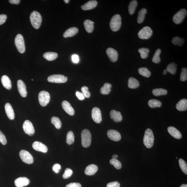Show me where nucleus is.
<instances>
[{"label":"nucleus","mask_w":187,"mask_h":187,"mask_svg":"<svg viewBox=\"0 0 187 187\" xmlns=\"http://www.w3.org/2000/svg\"><path fill=\"white\" fill-rule=\"evenodd\" d=\"M20 159L25 163L27 164H32L34 161L32 156L26 150H21L20 152Z\"/></svg>","instance_id":"10"},{"label":"nucleus","mask_w":187,"mask_h":187,"mask_svg":"<svg viewBox=\"0 0 187 187\" xmlns=\"http://www.w3.org/2000/svg\"><path fill=\"white\" fill-rule=\"evenodd\" d=\"M91 116L94 121L97 123H100L102 120L101 110L99 108L95 107L92 110Z\"/></svg>","instance_id":"12"},{"label":"nucleus","mask_w":187,"mask_h":187,"mask_svg":"<svg viewBox=\"0 0 187 187\" xmlns=\"http://www.w3.org/2000/svg\"><path fill=\"white\" fill-rule=\"evenodd\" d=\"M180 80L182 82H185L187 80V69L183 68L181 70L180 75Z\"/></svg>","instance_id":"44"},{"label":"nucleus","mask_w":187,"mask_h":187,"mask_svg":"<svg viewBox=\"0 0 187 187\" xmlns=\"http://www.w3.org/2000/svg\"><path fill=\"white\" fill-rule=\"evenodd\" d=\"M83 94L85 97L89 98L91 96L90 93L88 91V88L87 86H83L81 89Z\"/></svg>","instance_id":"46"},{"label":"nucleus","mask_w":187,"mask_h":187,"mask_svg":"<svg viewBox=\"0 0 187 187\" xmlns=\"http://www.w3.org/2000/svg\"><path fill=\"white\" fill-rule=\"evenodd\" d=\"M110 163L113 165L116 169H120L122 167V164L121 162L117 159H113L110 160Z\"/></svg>","instance_id":"43"},{"label":"nucleus","mask_w":187,"mask_h":187,"mask_svg":"<svg viewBox=\"0 0 187 187\" xmlns=\"http://www.w3.org/2000/svg\"><path fill=\"white\" fill-rule=\"evenodd\" d=\"M187 14V10L185 9H182L175 14L172 20L175 23L178 24L181 23L186 17Z\"/></svg>","instance_id":"8"},{"label":"nucleus","mask_w":187,"mask_h":187,"mask_svg":"<svg viewBox=\"0 0 187 187\" xmlns=\"http://www.w3.org/2000/svg\"><path fill=\"white\" fill-rule=\"evenodd\" d=\"M50 97L47 91H42L39 94V101L40 104L42 107H45L49 102Z\"/></svg>","instance_id":"6"},{"label":"nucleus","mask_w":187,"mask_h":187,"mask_svg":"<svg viewBox=\"0 0 187 187\" xmlns=\"http://www.w3.org/2000/svg\"><path fill=\"white\" fill-rule=\"evenodd\" d=\"M153 33V31L150 27L146 26L139 31L138 36L141 39H148L150 37Z\"/></svg>","instance_id":"7"},{"label":"nucleus","mask_w":187,"mask_h":187,"mask_svg":"<svg viewBox=\"0 0 187 187\" xmlns=\"http://www.w3.org/2000/svg\"><path fill=\"white\" fill-rule=\"evenodd\" d=\"M140 86L139 81L134 77H130L128 80V86L129 88L135 89L138 88Z\"/></svg>","instance_id":"28"},{"label":"nucleus","mask_w":187,"mask_h":187,"mask_svg":"<svg viewBox=\"0 0 187 187\" xmlns=\"http://www.w3.org/2000/svg\"><path fill=\"white\" fill-rule=\"evenodd\" d=\"M64 2H65V3H68L69 2V0H64Z\"/></svg>","instance_id":"58"},{"label":"nucleus","mask_w":187,"mask_h":187,"mask_svg":"<svg viewBox=\"0 0 187 187\" xmlns=\"http://www.w3.org/2000/svg\"><path fill=\"white\" fill-rule=\"evenodd\" d=\"M75 137L73 132L69 131L66 135V142L69 145L72 144L74 142Z\"/></svg>","instance_id":"40"},{"label":"nucleus","mask_w":187,"mask_h":187,"mask_svg":"<svg viewBox=\"0 0 187 187\" xmlns=\"http://www.w3.org/2000/svg\"><path fill=\"white\" fill-rule=\"evenodd\" d=\"M152 93L155 96H158L161 95H165L167 94V91L163 88H156L153 89Z\"/></svg>","instance_id":"34"},{"label":"nucleus","mask_w":187,"mask_h":187,"mask_svg":"<svg viewBox=\"0 0 187 187\" xmlns=\"http://www.w3.org/2000/svg\"><path fill=\"white\" fill-rule=\"evenodd\" d=\"M184 42L185 40L184 39L178 37H174L172 39V43L174 45L180 46H182L184 44Z\"/></svg>","instance_id":"39"},{"label":"nucleus","mask_w":187,"mask_h":187,"mask_svg":"<svg viewBox=\"0 0 187 187\" xmlns=\"http://www.w3.org/2000/svg\"><path fill=\"white\" fill-rule=\"evenodd\" d=\"M121 26V17L119 14L115 15L112 18L110 21V28L112 31L116 32L119 30Z\"/></svg>","instance_id":"3"},{"label":"nucleus","mask_w":187,"mask_h":187,"mask_svg":"<svg viewBox=\"0 0 187 187\" xmlns=\"http://www.w3.org/2000/svg\"><path fill=\"white\" fill-rule=\"evenodd\" d=\"M58 54L54 52H47L43 55L44 58L49 61L55 60L58 57Z\"/></svg>","instance_id":"29"},{"label":"nucleus","mask_w":187,"mask_h":187,"mask_svg":"<svg viewBox=\"0 0 187 187\" xmlns=\"http://www.w3.org/2000/svg\"><path fill=\"white\" fill-rule=\"evenodd\" d=\"M78 29L76 27H72L68 28L64 33L63 37L65 38L74 36L77 33Z\"/></svg>","instance_id":"25"},{"label":"nucleus","mask_w":187,"mask_h":187,"mask_svg":"<svg viewBox=\"0 0 187 187\" xmlns=\"http://www.w3.org/2000/svg\"><path fill=\"white\" fill-rule=\"evenodd\" d=\"M106 53L111 62H115L117 61L118 58V53L115 50L112 48H109L107 50Z\"/></svg>","instance_id":"13"},{"label":"nucleus","mask_w":187,"mask_h":187,"mask_svg":"<svg viewBox=\"0 0 187 187\" xmlns=\"http://www.w3.org/2000/svg\"><path fill=\"white\" fill-rule=\"evenodd\" d=\"M110 116L111 119L116 122H121L123 119L121 112L116 111L115 110H112L110 112Z\"/></svg>","instance_id":"19"},{"label":"nucleus","mask_w":187,"mask_h":187,"mask_svg":"<svg viewBox=\"0 0 187 187\" xmlns=\"http://www.w3.org/2000/svg\"><path fill=\"white\" fill-rule=\"evenodd\" d=\"M72 61L75 63H78L79 61V58L77 55H72Z\"/></svg>","instance_id":"53"},{"label":"nucleus","mask_w":187,"mask_h":187,"mask_svg":"<svg viewBox=\"0 0 187 187\" xmlns=\"http://www.w3.org/2000/svg\"><path fill=\"white\" fill-rule=\"evenodd\" d=\"M72 173L73 171L71 169L69 168H66L62 177L64 179H67L72 176Z\"/></svg>","instance_id":"45"},{"label":"nucleus","mask_w":187,"mask_h":187,"mask_svg":"<svg viewBox=\"0 0 187 187\" xmlns=\"http://www.w3.org/2000/svg\"><path fill=\"white\" fill-rule=\"evenodd\" d=\"M7 16L5 14L0 15V25L3 24L6 21Z\"/></svg>","instance_id":"51"},{"label":"nucleus","mask_w":187,"mask_h":187,"mask_svg":"<svg viewBox=\"0 0 187 187\" xmlns=\"http://www.w3.org/2000/svg\"><path fill=\"white\" fill-rule=\"evenodd\" d=\"M30 181L26 177H20L15 180L14 183L17 187H23L28 186Z\"/></svg>","instance_id":"15"},{"label":"nucleus","mask_w":187,"mask_h":187,"mask_svg":"<svg viewBox=\"0 0 187 187\" xmlns=\"http://www.w3.org/2000/svg\"><path fill=\"white\" fill-rule=\"evenodd\" d=\"M47 80L50 83H64L67 81V77L62 75H53L48 77Z\"/></svg>","instance_id":"9"},{"label":"nucleus","mask_w":187,"mask_h":187,"mask_svg":"<svg viewBox=\"0 0 187 187\" xmlns=\"http://www.w3.org/2000/svg\"><path fill=\"white\" fill-rule=\"evenodd\" d=\"M97 5V2L96 1H90L87 2L81 6L83 10H91L94 8Z\"/></svg>","instance_id":"23"},{"label":"nucleus","mask_w":187,"mask_h":187,"mask_svg":"<svg viewBox=\"0 0 187 187\" xmlns=\"http://www.w3.org/2000/svg\"><path fill=\"white\" fill-rule=\"evenodd\" d=\"M15 43L18 51L21 53H24L26 50L23 37L20 34L16 35L15 39Z\"/></svg>","instance_id":"5"},{"label":"nucleus","mask_w":187,"mask_h":187,"mask_svg":"<svg viewBox=\"0 0 187 187\" xmlns=\"http://www.w3.org/2000/svg\"><path fill=\"white\" fill-rule=\"evenodd\" d=\"M23 129L25 133L29 136H32L34 134L35 130L33 125L30 121H25L23 124Z\"/></svg>","instance_id":"11"},{"label":"nucleus","mask_w":187,"mask_h":187,"mask_svg":"<svg viewBox=\"0 0 187 187\" xmlns=\"http://www.w3.org/2000/svg\"><path fill=\"white\" fill-rule=\"evenodd\" d=\"M137 5L138 2L136 0H134L130 2L128 6V10L129 13L130 15H132L134 13Z\"/></svg>","instance_id":"32"},{"label":"nucleus","mask_w":187,"mask_h":187,"mask_svg":"<svg viewBox=\"0 0 187 187\" xmlns=\"http://www.w3.org/2000/svg\"><path fill=\"white\" fill-rule=\"evenodd\" d=\"M177 64L175 63L174 62H171L167 66L166 68V70H167V72L172 75L175 74L177 71Z\"/></svg>","instance_id":"33"},{"label":"nucleus","mask_w":187,"mask_h":187,"mask_svg":"<svg viewBox=\"0 0 187 187\" xmlns=\"http://www.w3.org/2000/svg\"><path fill=\"white\" fill-rule=\"evenodd\" d=\"M176 159H178V157H176Z\"/></svg>","instance_id":"59"},{"label":"nucleus","mask_w":187,"mask_h":187,"mask_svg":"<svg viewBox=\"0 0 187 187\" xmlns=\"http://www.w3.org/2000/svg\"><path fill=\"white\" fill-rule=\"evenodd\" d=\"M76 94L77 97H78V99H80V100L82 101L84 99L85 97L82 93H81L80 91H77Z\"/></svg>","instance_id":"52"},{"label":"nucleus","mask_w":187,"mask_h":187,"mask_svg":"<svg viewBox=\"0 0 187 187\" xmlns=\"http://www.w3.org/2000/svg\"><path fill=\"white\" fill-rule=\"evenodd\" d=\"M168 132L175 138L180 139L182 138V135L179 131L173 126H169L168 127Z\"/></svg>","instance_id":"20"},{"label":"nucleus","mask_w":187,"mask_h":187,"mask_svg":"<svg viewBox=\"0 0 187 187\" xmlns=\"http://www.w3.org/2000/svg\"><path fill=\"white\" fill-rule=\"evenodd\" d=\"M66 187H82V185L78 183H71L66 185Z\"/></svg>","instance_id":"50"},{"label":"nucleus","mask_w":187,"mask_h":187,"mask_svg":"<svg viewBox=\"0 0 187 187\" xmlns=\"http://www.w3.org/2000/svg\"><path fill=\"white\" fill-rule=\"evenodd\" d=\"M120 184L119 183L117 182H110L107 185V187H120Z\"/></svg>","instance_id":"48"},{"label":"nucleus","mask_w":187,"mask_h":187,"mask_svg":"<svg viewBox=\"0 0 187 187\" xmlns=\"http://www.w3.org/2000/svg\"><path fill=\"white\" fill-rule=\"evenodd\" d=\"M33 148L37 151L46 153L47 151V147L42 143L39 141H35L32 145Z\"/></svg>","instance_id":"16"},{"label":"nucleus","mask_w":187,"mask_h":187,"mask_svg":"<svg viewBox=\"0 0 187 187\" xmlns=\"http://www.w3.org/2000/svg\"><path fill=\"white\" fill-rule=\"evenodd\" d=\"M51 121L52 124L55 126L56 128L60 129L61 128L62 123L61 121L59 118L53 116L51 118Z\"/></svg>","instance_id":"41"},{"label":"nucleus","mask_w":187,"mask_h":187,"mask_svg":"<svg viewBox=\"0 0 187 187\" xmlns=\"http://www.w3.org/2000/svg\"><path fill=\"white\" fill-rule=\"evenodd\" d=\"M30 20L31 23L34 28L37 29L39 28L42 21V18L39 12L36 11L32 12L30 15Z\"/></svg>","instance_id":"2"},{"label":"nucleus","mask_w":187,"mask_h":187,"mask_svg":"<svg viewBox=\"0 0 187 187\" xmlns=\"http://www.w3.org/2000/svg\"><path fill=\"white\" fill-rule=\"evenodd\" d=\"M179 163L181 169L184 173L187 174V164L186 162L182 159L179 160Z\"/></svg>","instance_id":"42"},{"label":"nucleus","mask_w":187,"mask_h":187,"mask_svg":"<svg viewBox=\"0 0 187 187\" xmlns=\"http://www.w3.org/2000/svg\"><path fill=\"white\" fill-rule=\"evenodd\" d=\"M62 106L66 113L70 115H73L75 113L74 110L69 102L64 101L62 102Z\"/></svg>","instance_id":"18"},{"label":"nucleus","mask_w":187,"mask_h":187,"mask_svg":"<svg viewBox=\"0 0 187 187\" xmlns=\"http://www.w3.org/2000/svg\"><path fill=\"white\" fill-rule=\"evenodd\" d=\"M1 82L2 84L5 88L8 90L11 89L12 83L11 80L6 75H4L1 77Z\"/></svg>","instance_id":"26"},{"label":"nucleus","mask_w":187,"mask_h":187,"mask_svg":"<svg viewBox=\"0 0 187 187\" xmlns=\"http://www.w3.org/2000/svg\"><path fill=\"white\" fill-rule=\"evenodd\" d=\"M17 85L18 89L20 94L23 97H26L27 96V91L26 86L25 83L21 80L18 81Z\"/></svg>","instance_id":"17"},{"label":"nucleus","mask_w":187,"mask_h":187,"mask_svg":"<svg viewBox=\"0 0 187 187\" xmlns=\"http://www.w3.org/2000/svg\"><path fill=\"white\" fill-rule=\"evenodd\" d=\"M107 135L110 139L115 141H119L121 138L120 133L115 130H109L107 131Z\"/></svg>","instance_id":"14"},{"label":"nucleus","mask_w":187,"mask_h":187,"mask_svg":"<svg viewBox=\"0 0 187 187\" xmlns=\"http://www.w3.org/2000/svg\"><path fill=\"white\" fill-rule=\"evenodd\" d=\"M0 142L3 145H5L7 141L6 137L1 131H0Z\"/></svg>","instance_id":"47"},{"label":"nucleus","mask_w":187,"mask_h":187,"mask_svg":"<svg viewBox=\"0 0 187 187\" xmlns=\"http://www.w3.org/2000/svg\"><path fill=\"white\" fill-rule=\"evenodd\" d=\"M9 1L10 3L12 4L18 5L20 3V0H10Z\"/></svg>","instance_id":"54"},{"label":"nucleus","mask_w":187,"mask_h":187,"mask_svg":"<svg viewBox=\"0 0 187 187\" xmlns=\"http://www.w3.org/2000/svg\"><path fill=\"white\" fill-rule=\"evenodd\" d=\"M98 167L95 164H91L87 166L85 170V174L87 175H92L96 173Z\"/></svg>","instance_id":"21"},{"label":"nucleus","mask_w":187,"mask_h":187,"mask_svg":"<svg viewBox=\"0 0 187 187\" xmlns=\"http://www.w3.org/2000/svg\"><path fill=\"white\" fill-rule=\"evenodd\" d=\"M161 53V50L159 49H158L156 50L152 59V61L154 63L158 64L161 62V59L160 55Z\"/></svg>","instance_id":"38"},{"label":"nucleus","mask_w":187,"mask_h":187,"mask_svg":"<svg viewBox=\"0 0 187 187\" xmlns=\"http://www.w3.org/2000/svg\"><path fill=\"white\" fill-rule=\"evenodd\" d=\"M180 187H187V185L186 184H182Z\"/></svg>","instance_id":"57"},{"label":"nucleus","mask_w":187,"mask_h":187,"mask_svg":"<svg viewBox=\"0 0 187 187\" xmlns=\"http://www.w3.org/2000/svg\"><path fill=\"white\" fill-rule=\"evenodd\" d=\"M148 104L149 107L151 108L159 107L162 105L161 102L157 99H151L148 101Z\"/></svg>","instance_id":"35"},{"label":"nucleus","mask_w":187,"mask_h":187,"mask_svg":"<svg viewBox=\"0 0 187 187\" xmlns=\"http://www.w3.org/2000/svg\"><path fill=\"white\" fill-rule=\"evenodd\" d=\"M138 51L140 54L141 57L143 59H145L148 57L150 51L147 48L142 47L139 49Z\"/></svg>","instance_id":"37"},{"label":"nucleus","mask_w":187,"mask_h":187,"mask_svg":"<svg viewBox=\"0 0 187 187\" xmlns=\"http://www.w3.org/2000/svg\"><path fill=\"white\" fill-rule=\"evenodd\" d=\"M112 85L110 83H106L103 87H101L100 92L102 94L107 95L111 91Z\"/></svg>","instance_id":"31"},{"label":"nucleus","mask_w":187,"mask_h":187,"mask_svg":"<svg viewBox=\"0 0 187 187\" xmlns=\"http://www.w3.org/2000/svg\"><path fill=\"white\" fill-rule=\"evenodd\" d=\"M167 70H166V69H165L164 70L163 74L164 75H165L166 74H167Z\"/></svg>","instance_id":"56"},{"label":"nucleus","mask_w":187,"mask_h":187,"mask_svg":"<svg viewBox=\"0 0 187 187\" xmlns=\"http://www.w3.org/2000/svg\"><path fill=\"white\" fill-rule=\"evenodd\" d=\"M154 141V136L152 131L150 129H147L145 132L143 140V143L147 148H150L153 145Z\"/></svg>","instance_id":"1"},{"label":"nucleus","mask_w":187,"mask_h":187,"mask_svg":"<svg viewBox=\"0 0 187 187\" xmlns=\"http://www.w3.org/2000/svg\"><path fill=\"white\" fill-rule=\"evenodd\" d=\"M147 10L145 8H143L140 10L138 12L137 22L139 24H141L144 21L145 15L147 13Z\"/></svg>","instance_id":"30"},{"label":"nucleus","mask_w":187,"mask_h":187,"mask_svg":"<svg viewBox=\"0 0 187 187\" xmlns=\"http://www.w3.org/2000/svg\"><path fill=\"white\" fill-rule=\"evenodd\" d=\"M94 22L89 20H87L84 21V26L85 30L88 33L92 32L94 28Z\"/></svg>","instance_id":"27"},{"label":"nucleus","mask_w":187,"mask_h":187,"mask_svg":"<svg viewBox=\"0 0 187 187\" xmlns=\"http://www.w3.org/2000/svg\"><path fill=\"white\" fill-rule=\"evenodd\" d=\"M82 138V144L85 148H87L90 146L91 141V134L88 129L83 130L81 133Z\"/></svg>","instance_id":"4"},{"label":"nucleus","mask_w":187,"mask_h":187,"mask_svg":"<svg viewBox=\"0 0 187 187\" xmlns=\"http://www.w3.org/2000/svg\"><path fill=\"white\" fill-rule=\"evenodd\" d=\"M32 81H33V79H32Z\"/></svg>","instance_id":"60"},{"label":"nucleus","mask_w":187,"mask_h":187,"mask_svg":"<svg viewBox=\"0 0 187 187\" xmlns=\"http://www.w3.org/2000/svg\"><path fill=\"white\" fill-rule=\"evenodd\" d=\"M5 110L6 114L8 118L10 120L14 119L15 114L13 109L10 104L9 103L6 104L5 106Z\"/></svg>","instance_id":"22"},{"label":"nucleus","mask_w":187,"mask_h":187,"mask_svg":"<svg viewBox=\"0 0 187 187\" xmlns=\"http://www.w3.org/2000/svg\"><path fill=\"white\" fill-rule=\"evenodd\" d=\"M139 74L141 75L148 78L150 76L151 73L148 69L145 67L139 68L138 69Z\"/></svg>","instance_id":"36"},{"label":"nucleus","mask_w":187,"mask_h":187,"mask_svg":"<svg viewBox=\"0 0 187 187\" xmlns=\"http://www.w3.org/2000/svg\"><path fill=\"white\" fill-rule=\"evenodd\" d=\"M176 108L178 111H183L187 109V99H182L177 104Z\"/></svg>","instance_id":"24"},{"label":"nucleus","mask_w":187,"mask_h":187,"mask_svg":"<svg viewBox=\"0 0 187 187\" xmlns=\"http://www.w3.org/2000/svg\"><path fill=\"white\" fill-rule=\"evenodd\" d=\"M61 167L60 164H55L53 167V170L56 173H58L61 169Z\"/></svg>","instance_id":"49"},{"label":"nucleus","mask_w":187,"mask_h":187,"mask_svg":"<svg viewBox=\"0 0 187 187\" xmlns=\"http://www.w3.org/2000/svg\"><path fill=\"white\" fill-rule=\"evenodd\" d=\"M118 157V156L117 155H114L112 156V157L113 158V159H116Z\"/></svg>","instance_id":"55"}]
</instances>
